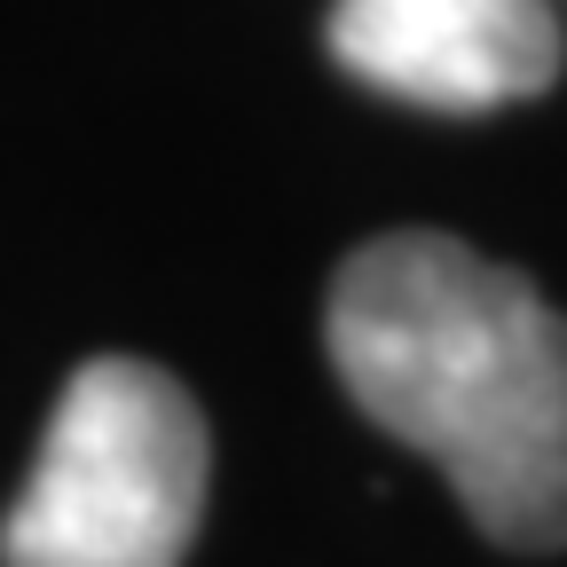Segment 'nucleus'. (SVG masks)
<instances>
[{
  "mask_svg": "<svg viewBox=\"0 0 567 567\" xmlns=\"http://www.w3.org/2000/svg\"><path fill=\"white\" fill-rule=\"evenodd\" d=\"M354 410L434 457L481 536L567 544V316L505 260L402 229L347 252L323 308Z\"/></svg>",
  "mask_w": 567,
  "mask_h": 567,
  "instance_id": "nucleus-1",
  "label": "nucleus"
},
{
  "mask_svg": "<svg viewBox=\"0 0 567 567\" xmlns=\"http://www.w3.org/2000/svg\"><path fill=\"white\" fill-rule=\"evenodd\" d=\"M205 513V417L174 371L95 354L63 379L0 567H182Z\"/></svg>",
  "mask_w": 567,
  "mask_h": 567,
  "instance_id": "nucleus-2",
  "label": "nucleus"
},
{
  "mask_svg": "<svg viewBox=\"0 0 567 567\" xmlns=\"http://www.w3.org/2000/svg\"><path fill=\"white\" fill-rule=\"evenodd\" d=\"M331 55L417 111H505L559 80L551 0H331Z\"/></svg>",
  "mask_w": 567,
  "mask_h": 567,
  "instance_id": "nucleus-3",
  "label": "nucleus"
}]
</instances>
